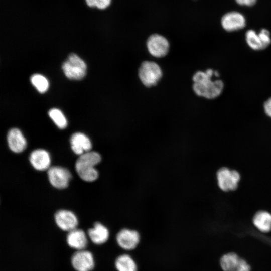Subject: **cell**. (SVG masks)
<instances>
[{
	"mask_svg": "<svg viewBox=\"0 0 271 271\" xmlns=\"http://www.w3.org/2000/svg\"><path fill=\"white\" fill-rule=\"evenodd\" d=\"M216 71L208 69L205 71H198L193 76V89L195 94L207 99H214L222 93L224 84L221 80H212V77H219Z\"/></svg>",
	"mask_w": 271,
	"mask_h": 271,
	"instance_id": "cell-1",
	"label": "cell"
},
{
	"mask_svg": "<svg viewBox=\"0 0 271 271\" xmlns=\"http://www.w3.org/2000/svg\"><path fill=\"white\" fill-rule=\"evenodd\" d=\"M101 160L100 155L90 151L79 156L75 164V169L81 179L86 182H93L98 177V172L95 166Z\"/></svg>",
	"mask_w": 271,
	"mask_h": 271,
	"instance_id": "cell-2",
	"label": "cell"
},
{
	"mask_svg": "<svg viewBox=\"0 0 271 271\" xmlns=\"http://www.w3.org/2000/svg\"><path fill=\"white\" fill-rule=\"evenodd\" d=\"M162 71L160 66L153 61L143 62L138 71L140 80L144 85L148 87L156 85L162 78Z\"/></svg>",
	"mask_w": 271,
	"mask_h": 271,
	"instance_id": "cell-3",
	"label": "cell"
},
{
	"mask_svg": "<svg viewBox=\"0 0 271 271\" xmlns=\"http://www.w3.org/2000/svg\"><path fill=\"white\" fill-rule=\"evenodd\" d=\"M65 76L72 80H80L86 75L87 66L77 55L70 54L62 66Z\"/></svg>",
	"mask_w": 271,
	"mask_h": 271,
	"instance_id": "cell-4",
	"label": "cell"
},
{
	"mask_svg": "<svg viewBox=\"0 0 271 271\" xmlns=\"http://www.w3.org/2000/svg\"><path fill=\"white\" fill-rule=\"evenodd\" d=\"M245 37L247 45L254 50H263L271 43L270 32L266 29H262L258 33L254 30H248Z\"/></svg>",
	"mask_w": 271,
	"mask_h": 271,
	"instance_id": "cell-5",
	"label": "cell"
},
{
	"mask_svg": "<svg viewBox=\"0 0 271 271\" xmlns=\"http://www.w3.org/2000/svg\"><path fill=\"white\" fill-rule=\"evenodd\" d=\"M146 46L152 56L156 58H162L168 54L170 45L168 40L164 36L153 34L147 39Z\"/></svg>",
	"mask_w": 271,
	"mask_h": 271,
	"instance_id": "cell-6",
	"label": "cell"
},
{
	"mask_svg": "<svg viewBox=\"0 0 271 271\" xmlns=\"http://www.w3.org/2000/svg\"><path fill=\"white\" fill-rule=\"evenodd\" d=\"M221 25L226 31L231 32L240 30L246 26L244 15L236 11H231L225 13L221 18Z\"/></svg>",
	"mask_w": 271,
	"mask_h": 271,
	"instance_id": "cell-7",
	"label": "cell"
},
{
	"mask_svg": "<svg viewBox=\"0 0 271 271\" xmlns=\"http://www.w3.org/2000/svg\"><path fill=\"white\" fill-rule=\"evenodd\" d=\"M47 174L51 184L60 189L66 188L71 179L70 171L61 166L50 167L47 171Z\"/></svg>",
	"mask_w": 271,
	"mask_h": 271,
	"instance_id": "cell-8",
	"label": "cell"
},
{
	"mask_svg": "<svg viewBox=\"0 0 271 271\" xmlns=\"http://www.w3.org/2000/svg\"><path fill=\"white\" fill-rule=\"evenodd\" d=\"M217 177L219 187L224 191L235 190L240 180V175L237 171L227 168L219 170Z\"/></svg>",
	"mask_w": 271,
	"mask_h": 271,
	"instance_id": "cell-9",
	"label": "cell"
},
{
	"mask_svg": "<svg viewBox=\"0 0 271 271\" xmlns=\"http://www.w3.org/2000/svg\"><path fill=\"white\" fill-rule=\"evenodd\" d=\"M71 263L76 271H90L94 267L92 254L85 250L75 252L72 256Z\"/></svg>",
	"mask_w": 271,
	"mask_h": 271,
	"instance_id": "cell-10",
	"label": "cell"
},
{
	"mask_svg": "<svg viewBox=\"0 0 271 271\" xmlns=\"http://www.w3.org/2000/svg\"><path fill=\"white\" fill-rule=\"evenodd\" d=\"M116 240L121 248L130 250L134 249L139 243L140 235L136 230L124 228L118 232Z\"/></svg>",
	"mask_w": 271,
	"mask_h": 271,
	"instance_id": "cell-11",
	"label": "cell"
},
{
	"mask_svg": "<svg viewBox=\"0 0 271 271\" xmlns=\"http://www.w3.org/2000/svg\"><path fill=\"white\" fill-rule=\"evenodd\" d=\"M220 265L224 271H250L247 263L234 253L224 255L221 258Z\"/></svg>",
	"mask_w": 271,
	"mask_h": 271,
	"instance_id": "cell-12",
	"label": "cell"
},
{
	"mask_svg": "<svg viewBox=\"0 0 271 271\" xmlns=\"http://www.w3.org/2000/svg\"><path fill=\"white\" fill-rule=\"evenodd\" d=\"M54 219L56 224L61 229L68 232L76 229L78 224L76 216L70 210H58L54 215Z\"/></svg>",
	"mask_w": 271,
	"mask_h": 271,
	"instance_id": "cell-13",
	"label": "cell"
},
{
	"mask_svg": "<svg viewBox=\"0 0 271 271\" xmlns=\"http://www.w3.org/2000/svg\"><path fill=\"white\" fill-rule=\"evenodd\" d=\"M29 160L36 170L44 171L50 167V156L45 150L38 149L34 150L30 155Z\"/></svg>",
	"mask_w": 271,
	"mask_h": 271,
	"instance_id": "cell-14",
	"label": "cell"
},
{
	"mask_svg": "<svg viewBox=\"0 0 271 271\" xmlns=\"http://www.w3.org/2000/svg\"><path fill=\"white\" fill-rule=\"evenodd\" d=\"M71 148L76 155H81L91 151L92 144L89 138L81 132L73 133L70 138Z\"/></svg>",
	"mask_w": 271,
	"mask_h": 271,
	"instance_id": "cell-15",
	"label": "cell"
},
{
	"mask_svg": "<svg viewBox=\"0 0 271 271\" xmlns=\"http://www.w3.org/2000/svg\"><path fill=\"white\" fill-rule=\"evenodd\" d=\"M7 141L9 148L14 153H21L27 147L25 138L21 131L17 128H12L9 131Z\"/></svg>",
	"mask_w": 271,
	"mask_h": 271,
	"instance_id": "cell-16",
	"label": "cell"
},
{
	"mask_svg": "<svg viewBox=\"0 0 271 271\" xmlns=\"http://www.w3.org/2000/svg\"><path fill=\"white\" fill-rule=\"evenodd\" d=\"M68 245L78 250H83L87 245V238L83 230L74 229L69 232L66 237Z\"/></svg>",
	"mask_w": 271,
	"mask_h": 271,
	"instance_id": "cell-17",
	"label": "cell"
},
{
	"mask_svg": "<svg viewBox=\"0 0 271 271\" xmlns=\"http://www.w3.org/2000/svg\"><path fill=\"white\" fill-rule=\"evenodd\" d=\"M88 235L90 240L96 244H101L106 242L109 236L107 228L100 222H95L93 227L88 230Z\"/></svg>",
	"mask_w": 271,
	"mask_h": 271,
	"instance_id": "cell-18",
	"label": "cell"
},
{
	"mask_svg": "<svg viewBox=\"0 0 271 271\" xmlns=\"http://www.w3.org/2000/svg\"><path fill=\"white\" fill-rule=\"evenodd\" d=\"M254 225L261 231L267 232L271 230V214L265 211L258 212L254 216Z\"/></svg>",
	"mask_w": 271,
	"mask_h": 271,
	"instance_id": "cell-19",
	"label": "cell"
},
{
	"mask_svg": "<svg viewBox=\"0 0 271 271\" xmlns=\"http://www.w3.org/2000/svg\"><path fill=\"white\" fill-rule=\"evenodd\" d=\"M115 265L117 271H137L135 261L127 254L118 256L115 260Z\"/></svg>",
	"mask_w": 271,
	"mask_h": 271,
	"instance_id": "cell-20",
	"label": "cell"
},
{
	"mask_svg": "<svg viewBox=\"0 0 271 271\" xmlns=\"http://www.w3.org/2000/svg\"><path fill=\"white\" fill-rule=\"evenodd\" d=\"M32 84L41 93L45 92L49 87L48 80L41 74H34L30 77Z\"/></svg>",
	"mask_w": 271,
	"mask_h": 271,
	"instance_id": "cell-21",
	"label": "cell"
},
{
	"mask_svg": "<svg viewBox=\"0 0 271 271\" xmlns=\"http://www.w3.org/2000/svg\"><path fill=\"white\" fill-rule=\"evenodd\" d=\"M48 114L55 124L60 129L65 128L67 125V121L61 110L57 108H52Z\"/></svg>",
	"mask_w": 271,
	"mask_h": 271,
	"instance_id": "cell-22",
	"label": "cell"
},
{
	"mask_svg": "<svg viewBox=\"0 0 271 271\" xmlns=\"http://www.w3.org/2000/svg\"><path fill=\"white\" fill-rule=\"evenodd\" d=\"M86 2L91 7H96L99 9L104 10L110 6L111 0H86Z\"/></svg>",
	"mask_w": 271,
	"mask_h": 271,
	"instance_id": "cell-23",
	"label": "cell"
},
{
	"mask_svg": "<svg viewBox=\"0 0 271 271\" xmlns=\"http://www.w3.org/2000/svg\"><path fill=\"white\" fill-rule=\"evenodd\" d=\"M237 4L243 7H250L254 6L257 0H234Z\"/></svg>",
	"mask_w": 271,
	"mask_h": 271,
	"instance_id": "cell-24",
	"label": "cell"
},
{
	"mask_svg": "<svg viewBox=\"0 0 271 271\" xmlns=\"http://www.w3.org/2000/svg\"><path fill=\"white\" fill-rule=\"evenodd\" d=\"M263 108L265 113L271 118V98L264 102Z\"/></svg>",
	"mask_w": 271,
	"mask_h": 271,
	"instance_id": "cell-25",
	"label": "cell"
}]
</instances>
